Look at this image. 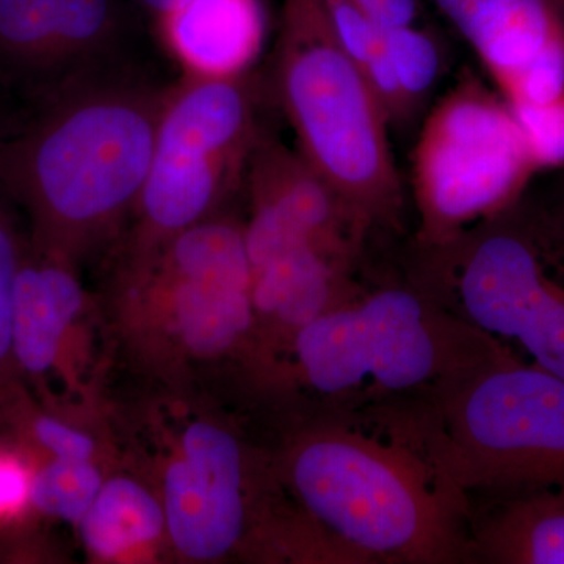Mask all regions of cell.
I'll list each match as a JSON object with an SVG mask.
<instances>
[{
  "label": "cell",
  "mask_w": 564,
  "mask_h": 564,
  "mask_svg": "<svg viewBox=\"0 0 564 564\" xmlns=\"http://www.w3.org/2000/svg\"><path fill=\"white\" fill-rule=\"evenodd\" d=\"M22 252L9 218L0 209V399L21 383L13 351V304Z\"/></svg>",
  "instance_id": "obj_20"
},
{
  "label": "cell",
  "mask_w": 564,
  "mask_h": 564,
  "mask_svg": "<svg viewBox=\"0 0 564 564\" xmlns=\"http://www.w3.org/2000/svg\"><path fill=\"white\" fill-rule=\"evenodd\" d=\"M337 43L359 66L369 57L380 29L352 0H321Z\"/></svg>",
  "instance_id": "obj_23"
},
{
  "label": "cell",
  "mask_w": 564,
  "mask_h": 564,
  "mask_svg": "<svg viewBox=\"0 0 564 564\" xmlns=\"http://www.w3.org/2000/svg\"><path fill=\"white\" fill-rule=\"evenodd\" d=\"M351 422L304 426L274 452L282 488L340 564L474 563L466 494L402 434Z\"/></svg>",
  "instance_id": "obj_1"
},
{
  "label": "cell",
  "mask_w": 564,
  "mask_h": 564,
  "mask_svg": "<svg viewBox=\"0 0 564 564\" xmlns=\"http://www.w3.org/2000/svg\"><path fill=\"white\" fill-rule=\"evenodd\" d=\"M381 32L417 24L422 0H352Z\"/></svg>",
  "instance_id": "obj_24"
},
{
  "label": "cell",
  "mask_w": 564,
  "mask_h": 564,
  "mask_svg": "<svg viewBox=\"0 0 564 564\" xmlns=\"http://www.w3.org/2000/svg\"><path fill=\"white\" fill-rule=\"evenodd\" d=\"M35 462L28 451L0 448V529L25 518L32 507Z\"/></svg>",
  "instance_id": "obj_22"
},
{
  "label": "cell",
  "mask_w": 564,
  "mask_h": 564,
  "mask_svg": "<svg viewBox=\"0 0 564 564\" xmlns=\"http://www.w3.org/2000/svg\"><path fill=\"white\" fill-rule=\"evenodd\" d=\"M510 107L564 96V0H432Z\"/></svg>",
  "instance_id": "obj_12"
},
{
  "label": "cell",
  "mask_w": 564,
  "mask_h": 564,
  "mask_svg": "<svg viewBox=\"0 0 564 564\" xmlns=\"http://www.w3.org/2000/svg\"><path fill=\"white\" fill-rule=\"evenodd\" d=\"M155 413L150 480L165 510L177 558L214 563H326L325 545L282 488L274 454L203 408L165 404Z\"/></svg>",
  "instance_id": "obj_4"
},
{
  "label": "cell",
  "mask_w": 564,
  "mask_h": 564,
  "mask_svg": "<svg viewBox=\"0 0 564 564\" xmlns=\"http://www.w3.org/2000/svg\"><path fill=\"white\" fill-rule=\"evenodd\" d=\"M247 74L188 76L163 102L150 172L124 252L158 247L217 215L258 140Z\"/></svg>",
  "instance_id": "obj_9"
},
{
  "label": "cell",
  "mask_w": 564,
  "mask_h": 564,
  "mask_svg": "<svg viewBox=\"0 0 564 564\" xmlns=\"http://www.w3.org/2000/svg\"><path fill=\"white\" fill-rule=\"evenodd\" d=\"M77 529L88 554L99 562L148 558L169 545L158 489L150 478L131 473L107 475Z\"/></svg>",
  "instance_id": "obj_17"
},
{
  "label": "cell",
  "mask_w": 564,
  "mask_h": 564,
  "mask_svg": "<svg viewBox=\"0 0 564 564\" xmlns=\"http://www.w3.org/2000/svg\"><path fill=\"white\" fill-rule=\"evenodd\" d=\"M510 109L524 133L536 170L564 166V98L543 106Z\"/></svg>",
  "instance_id": "obj_21"
},
{
  "label": "cell",
  "mask_w": 564,
  "mask_h": 564,
  "mask_svg": "<svg viewBox=\"0 0 564 564\" xmlns=\"http://www.w3.org/2000/svg\"><path fill=\"white\" fill-rule=\"evenodd\" d=\"M165 96L74 79L0 144V182L31 217L33 250L76 265L120 234L150 172Z\"/></svg>",
  "instance_id": "obj_2"
},
{
  "label": "cell",
  "mask_w": 564,
  "mask_h": 564,
  "mask_svg": "<svg viewBox=\"0 0 564 564\" xmlns=\"http://www.w3.org/2000/svg\"><path fill=\"white\" fill-rule=\"evenodd\" d=\"M251 270L296 248L323 245L361 254L369 226L300 152L259 135L247 163Z\"/></svg>",
  "instance_id": "obj_11"
},
{
  "label": "cell",
  "mask_w": 564,
  "mask_h": 564,
  "mask_svg": "<svg viewBox=\"0 0 564 564\" xmlns=\"http://www.w3.org/2000/svg\"><path fill=\"white\" fill-rule=\"evenodd\" d=\"M507 348L408 282L359 291L307 323L262 381L351 414L422 402Z\"/></svg>",
  "instance_id": "obj_3"
},
{
  "label": "cell",
  "mask_w": 564,
  "mask_h": 564,
  "mask_svg": "<svg viewBox=\"0 0 564 564\" xmlns=\"http://www.w3.org/2000/svg\"><path fill=\"white\" fill-rule=\"evenodd\" d=\"M383 39L408 113L413 118L440 79L443 69L440 41L417 24L383 32Z\"/></svg>",
  "instance_id": "obj_19"
},
{
  "label": "cell",
  "mask_w": 564,
  "mask_h": 564,
  "mask_svg": "<svg viewBox=\"0 0 564 564\" xmlns=\"http://www.w3.org/2000/svg\"><path fill=\"white\" fill-rule=\"evenodd\" d=\"M120 21L117 0H0V62L58 73L106 51Z\"/></svg>",
  "instance_id": "obj_14"
},
{
  "label": "cell",
  "mask_w": 564,
  "mask_h": 564,
  "mask_svg": "<svg viewBox=\"0 0 564 564\" xmlns=\"http://www.w3.org/2000/svg\"><path fill=\"white\" fill-rule=\"evenodd\" d=\"M474 563L564 564V492L536 489L494 497L470 519Z\"/></svg>",
  "instance_id": "obj_16"
},
{
  "label": "cell",
  "mask_w": 564,
  "mask_h": 564,
  "mask_svg": "<svg viewBox=\"0 0 564 564\" xmlns=\"http://www.w3.org/2000/svg\"><path fill=\"white\" fill-rule=\"evenodd\" d=\"M395 414V426L467 497L564 492V380L510 348Z\"/></svg>",
  "instance_id": "obj_6"
},
{
  "label": "cell",
  "mask_w": 564,
  "mask_h": 564,
  "mask_svg": "<svg viewBox=\"0 0 564 564\" xmlns=\"http://www.w3.org/2000/svg\"><path fill=\"white\" fill-rule=\"evenodd\" d=\"M274 82L300 154L370 229L397 225L403 187L389 122L321 0H284Z\"/></svg>",
  "instance_id": "obj_8"
},
{
  "label": "cell",
  "mask_w": 564,
  "mask_h": 564,
  "mask_svg": "<svg viewBox=\"0 0 564 564\" xmlns=\"http://www.w3.org/2000/svg\"><path fill=\"white\" fill-rule=\"evenodd\" d=\"M155 20L188 76H243L265 39L262 0H176Z\"/></svg>",
  "instance_id": "obj_15"
},
{
  "label": "cell",
  "mask_w": 564,
  "mask_h": 564,
  "mask_svg": "<svg viewBox=\"0 0 564 564\" xmlns=\"http://www.w3.org/2000/svg\"><path fill=\"white\" fill-rule=\"evenodd\" d=\"M534 170L502 95L464 74L429 115L414 148L417 247L451 242L507 209Z\"/></svg>",
  "instance_id": "obj_10"
},
{
  "label": "cell",
  "mask_w": 564,
  "mask_h": 564,
  "mask_svg": "<svg viewBox=\"0 0 564 564\" xmlns=\"http://www.w3.org/2000/svg\"><path fill=\"white\" fill-rule=\"evenodd\" d=\"M90 300L76 265L22 252L13 304V351L21 378L41 393L52 378L74 386L76 356L84 339Z\"/></svg>",
  "instance_id": "obj_13"
},
{
  "label": "cell",
  "mask_w": 564,
  "mask_h": 564,
  "mask_svg": "<svg viewBox=\"0 0 564 564\" xmlns=\"http://www.w3.org/2000/svg\"><path fill=\"white\" fill-rule=\"evenodd\" d=\"M33 462V511L57 521L79 524L106 480L102 464L54 458Z\"/></svg>",
  "instance_id": "obj_18"
},
{
  "label": "cell",
  "mask_w": 564,
  "mask_h": 564,
  "mask_svg": "<svg viewBox=\"0 0 564 564\" xmlns=\"http://www.w3.org/2000/svg\"><path fill=\"white\" fill-rule=\"evenodd\" d=\"M251 278L243 223L214 215L151 250L122 254L111 322L132 358L170 384L232 358L247 364Z\"/></svg>",
  "instance_id": "obj_5"
},
{
  "label": "cell",
  "mask_w": 564,
  "mask_h": 564,
  "mask_svg": "<svg viewBox=\"0 0 564 564\" xmlns=\"http://www.w3.org/2000/svg\"><path fill=\"white\" fill-rule=\"evenodd\" d=\"M411 282L433 302L564 380V231L522 195L451 242L417 247Z\"/></svg>",
  "instance_id": "obj_7"
},
{
  "label": "cell",
  "mask_w": 564,
  "mask_h": 564,
  "mask_svg": "<svg viewBox=\"0 0 564 564\" xmlns=\"http://www.w3.org/2000/svg\"><path fill=\"white\" fill-rule=\"evenodd\" d=\"M552 217L558 223L560 228L564 231V170L556 181L554 193H552L551 204H544Z\"/></svg>",
  "instance_id": "obj_25"
},
{
  "label": "cell",
  "mask_w": 564,
  "mask_h": 564,
  "mask_svg": "<svg viewBox=\"0 0 564 564\" xmlns=\"http://www.w3.org/2000/svg\"><path fill=\"white\" fill-rule=\"evenodd\" d=\"M133 2H137L139 6L143 7V9L151 11V13L158 18L161 17L162 13H165V11L169 10L176 0H133Z\"/></svg>",
  "instance_id": "obj_26"
}]
</instances>
